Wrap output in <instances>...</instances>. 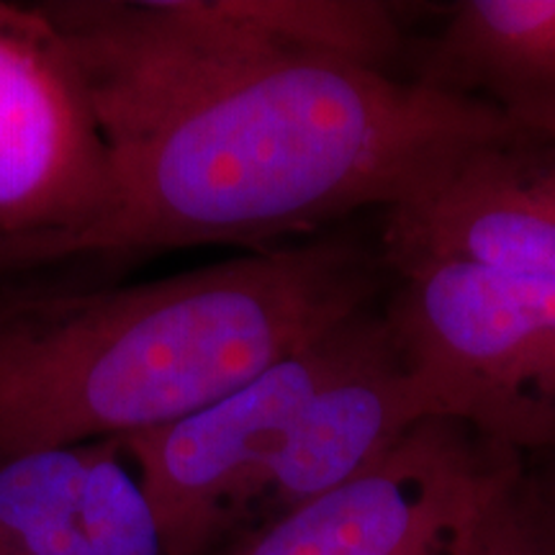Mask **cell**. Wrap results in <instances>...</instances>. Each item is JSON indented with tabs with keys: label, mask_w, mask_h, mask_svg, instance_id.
Instances as JSON below:
<instances>
[{
	"label": "cell",
	"mask_w": 555,
	"mask_h": 555,
	"mask_svg": "<svg viewBox=\"0 0 555 555\" xmlns=\"http://www.w3.org/2000/svg\"><path fill=\"white\" fill-rule=\"evenodd\" d=\"M512 450L453 420L414 427L350 481L294 506L227 555H440Z\"/></svg>",
	"instance_id": "obj_6"
},
{
	"label": "cell",
	"mask_w": 555,
	"mask_h": 555,
	"mask_svg": "<svg viewBox=\"0 0 555 555\" xmlns=\"http://www.w3.org/2000/svg\"><path fill=\"white\" fill-rule=\"evenodd\" d=\"M429 420H440L433 399L376 309L356 352L304 409L262 509L278 517L350 481Z\"/></svg>",
	"instance_id": "obj_9"
},
{
	"label": "cell",
	"mask_w": 555,
	"mask_h": 555,
	"mask_svg": "<svg viewBox=\"0 0 555 555\" xmlns=\"http://www.w3.org/2000/svg\"><path fill=\"white\" fill-rule=\"evenodd\" d=\"M384 314L440 420L555 455V278L468 262L393 270Z\"/></svg>",
	"instance_id": "obj_3"
},
{
	"label": "cell",
	"mask_w": 555,
	"mask_h": 555,
	"mask_svg": "<svg viewBox=\"0 0 555 555\" xmlns=\"http://www.w3.org/2000/svg\"><path fill=\"white\" fill-rule=\"evenodd\" d=\"M376 307L170 425L119 437L168 555H204L262 509L311 397L356 352Z\"/></svg>",
	"instance_id": "obj_4"
},
{
	"label": "cell",
	"mask_w": 555,
	"mask_h": 555,
	"mask_svg": "<svg viewBox=\"0 0 555 555\" xmlns=\"http://www.w3.org/2000/svg\"><path fill=\"white\" fill-rule=\"evenodd\" d=\"M538 496H540V504H543L547 519H551V525L555 527V468H553V474H551V481H547V486H545L543 491H538Z\"/></svg>",
	"instance_id": "obj_13"
},
{
	"label": "cell",
	"mask_w": 555,
	"mask_h": 555,
	"mask_svg": "<svg viewBox=\"0 0 555 555\" xmlns=\"http://www.w3.org/2000/svg\"><path fill=\"white\" fill-rule=\"evenodd\" d=\"M386 273L330 232L121 286L0 281V457L183 420L376 307Z\"/></svg>",
	"instance_id": "obj_2"
},
{
	"label": "cell",
	"mask_w": 555,
	"mask_h": 555,
	"mask_svg": "<svg viewBox=\"0 0 555 555\" xmlns=\"http://www.w3.org/2000/svg\"><path fill=\"white\" fill-rule=\"evenodd\" d=\"M380 214L388 273L416 262H468L555 278V139L519 131L491 139L420 196Z\"/></svg>",
	"instance_id": "obj_7"
},
{
	"label": "cell",
	"mask_w": 555,
	"mask_h": 555,
	"mask_svg": "<svg viewBox=\"0 0 555 555\" xmlns=\"http://www.w3.org/2000/svg\"><path fill=\"white\" fill-rule=\"evenodd\" d=\"M75 258V245L57 234H39V237H3L0 234V281L37 273V270L60 266Z\"/></svg>",
	"instance_id": "obj_12"
},
{
	"label": "cell",
	"mask_w": 555,
	"mask_h": 555,
	"mask_svg": "<svg viewBox=\"0 0 555 555\" xmlns=\"http://www.w3.org/2000/svg\"><path fill=\"white\" fill-rule=\"evenodd\" d=\"M116 208L108 150L65 44L39 5L0 3V234L103 249Z\"/></svg>",
	"instance_id": "obj_5"
},
{
	"label": "cell",
	"mask_w": 555,
	"mask_h": 555,
	"mask_svg": "<svg viewBox=\"0 0 555 555\" xmlns=\"http://www.w3.org/2000/svg\"><path fill=\"white\" fill-rule=\"evenodd\" d=\"M0 555H168L119 437L0 457Z\"/></svg>",
	"instance_id": "obj_8"
},
{
	"label": "cell",
	"mask_w": 555,
	"mask_h": 555,
	"mask_svg": "<svg viewBox=\"0 0 555 555\" xmlns=\"http://www.w3.org/2000/svg\"><path fill=\"white\" fill-rule=\"evenodd\" d=\"M108 150L106 255L281 247L393 208L515 131L481 101L324 57L304 0H62Z\"/></svg>",
	"instance_id": "obj_1"
},
{
	"label": "cell",
	"mask_w": 555,
	"mask_h": 555,
	"mask_svg": "<svg viewBox=\"0 0 555 555\" xmlns=\"http://www.w3.org/2000/svg\"><path fill=\"white\" fill-rule=\"evenodd\" d=\"M440 555H555V527L517 455L494 468Z\"/></svg>",
	"instance_id": "obj_11"
},
{
	"label": "cell",
	"mask_w": 555,
	"mask_h": 555,
	"mask_svg": "<svg viewBox=\"0 0 555 555\" xmlns=\"http://www.w3.org/2000/svg\"><path fill=\"white\" fill-rule=\"evenodd\" d=\"M412 80L555 139V0H461L416 54Z\"/></svg>",
	"instance_id": "obj_10"
}]
</instances>
